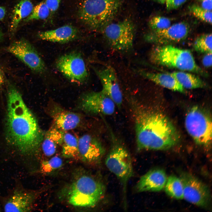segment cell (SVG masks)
I'll return each instance as SVG.
<instances>
[{"label": "cell", "instance_id": "cell-38", "mask_svg": "<svg viewBox=\"0 0 212 212\" xmlns=\"http://www.w3.org/2000/svg\"><path fill=\"white\" fill-rule=\"evenodd\" d=\"M154 1L160 4H163L165 3L166 0H153Z\"/></svg>", "mask_w": 212, "mask_h": 212}, {"label": "cell", "instance_id": "cell-24", "mask_svg": "<svg viewBox=\"0 0 212 212\" xmlns=\"http://www.w3.org/2000/svg\"><path fill=\"white\" fill-rule=\"evenodd\" d=\"M165 192L169 196L177 200L183 199V188L181 180L174 175L167 178L164 187Z\"/></svg>", "mask_w": 212, "mask_h": 212}, {"label": "cell", "instance_id": "cell-3", "mask_svg": "<svg viewBox=\"0 0 212 212\" xmlns=\"http://www.w3.org/2000/svg\"><path fill=\"white\" fill-rule=\"evenodd\" d=\"M149 59L153 64L188 71L203 76L207 73L196 63L191 52L168 45L156 46L151 50Z\"/></svg>", "mask_w": 212, "mask_h": 212}, {"label": "cell", "instance_id": "cell-17", "mask_svg": "<svg viewBox=\"0 0 212 212\" xmlns=\"http://www.w3.org/2000/svg\"><path fill=\"white\" fill-rule=\"evenodd\" d=\"M167 176L165 171L161 169L150 170L142 176L135 186L139 192H158L165 187Z\"/></svg>", "mask_w": 212, "mask_h": 212}, {"label": "cell", "instance_id": "cell-10", "mask_svg": "<svg viewBox=\"0 0 212 212\" xmlns=\"http://www.w3.org/2000/svg\"><path fill=\"white\" fill-rule=\"evenodd\" d=\"M6 50L33 72L42 73L45 71L46 67L43 61L33 45L25 38L14 41Z\"/></svg>", "mask_w": 212, "mask_h": 212}, {"label": "cell", "instance_id": "cell-21", "mask_svg": "<svg viewBox=\"0 0 212 212\" xmlns=\"http://www.w3.org/2000/svg\"><path fill=\"white\" fill-rule=\"evenodd\" d=\"M53 118L55 127L63 131L76 128L81 120L77 114L62 110L54 114Z\"/></svg>", "mask_w": 212, "mask_h": 212}, {"label": "cell", "instance_id": "cell-35", "mask_svg": "<svg viewBox=\"0 0 212 212\" xmlns=\"http://www.w3.org/2000/svg\"><path fill=\"white\" fill-rule=\"evenodd\" d=\"M5 81V77L4 73L0 67V86L4 84Z\"/></svg>", "mask_w": 212, "mask_h": 212}, {"label": "cell", "instance_id": "cell-7", "mask_svg": "<svg viewBox=\"0 0 212 212\" xmlns=\"http://www.w3.org/2000/svg\"><path fill=\"white\" fill-rule=\"evenodd\" d=\"M186 130L196 143L208 147L212 141V121L206 112L194 106L187 113L185 118Z\"/></svg>", "mask_w": 212, "mask_h": 212}, {"label": "cell", "instance_id": "cell-14", "mask_svg": "<svg viewBox=\"0 0 212 212\" xmlns=\"http://www.w3.org/2000/svg\"><path fill=\"white\" fill-rule=\"evenodd\" d=\"M115 105L111 99L101 90L83 94L80 99L79 107L83 111L90 114L111 115L115 111Z\"/></svg>", "mask_w": 212, "mask_h": 212}, {"label": "cell", "instance_id": "cell-19", "mask_svg": "<svg viewBox=\"0 0 212 212\" xmlns=\"http://www.w3.org/2000/svg\"><path fill=\"white\" fill-rule=\"evenodd\" d=\"M137 71L143 77L163 87L181 93L185 92V89L169 73H154L142 69Z\"/></svg>", "mask_w": 212, "mask_h": 212}, {"label": "cell", "instance_id": "cell-15", "mask_svg": "<svg viewBox=\"0 0 212 212\" xmlns=\"http://www.w3.org/2000/svg\"><path fill=\"white\" fill-rule=\"evenodd\" d=\"M78 156L83 162L94 165L101 163L105 150L99 140L85 134L78 139Z\"/></svg>", "mask_w": 212, "mask_h": 212}, {"label": "cell", "instance_id": "cell-30", "mask_svg": "<svg viewBox=\"0 0 212 212\" xmlns=\"http://www.w3.org/2000/svg\"><path fill=\"white\" fill-rule=\"evenodd\" d=\"M191 13L196 17L211 24H212V11L205 10L199 5L193 4L189 8Z\"/></svg>", "mask_w": 212, "mask_h": 212}, {"label": "cell", "instance_id": "cell-11", "mask_svg": "<svg viewBox=\"0 0 212 212\" xmlns=\"http://www.w3.org/2000/svg\"><path fill=\"white\" fill-rule=\"evenodd\" d=\"M56 64L59 70L72 82L82 84L87 80L88 73L85 63L79 53L72 52L62 56Z\"/></svg>", "mask_w": 212, "mask_h": 212}, {"label": "cell", "instance_id": "cell-4", "mask_svg": "<svg viewBox=\"0 0 212 212\" xmlns=\"http://www.w3.org/2000/svg\"><path fill=\"white\" fill-rule=\"evenodd\" d=\"M105 191V187L103 182L92 176L84 175L74 180L65 188L64 193L70 204L89 207L99 202Z\"/></svg>", "mask_w": 212, "mask_h": 212}, {"label": "cell", "instance_id": "cell-29", "mask_svg": "<svg viewBox=\"0 0 212 212\" xmlns=\"http://www.w3.org/2000/svg\"><path fill=\"white\" fill-rule=\"evenodd\" d=\"M151 31H157L167 29L171 25V21L168 18L161 16L152 17L148 21Z\"/></svg>", "mask_w": 212, "mask_h": 212}, {"label": "cell", "instance_id": "cell-12", "mask_svg": "<svg viewBox=\"0 0 212 212\" xmlns=\"http://www.w3.org/2000/svg\"><path fill=\"white\" fill-rule=\"evenodd\" d=\"M38 191L28 190L17 184L4 200L2 207L5 212H29L38 196Z\"/></svg>", "mask_w": 212, "mask_h": 212}, {"label": "cell", "instance_id": "cell-23", "mask_svg": "<svg viewBox=\"0 0 212 212\" xmlns=\"http://www.w3.org/2000/svg\"><path fill=\"white\" fill-rule=\"evenodd\" d=\"M184 89H195L207 87V84L195 74L183 71L169 73Z\"/></svg>", "mask_w": 212, "mask_h": 212}, {"label": "cell", "instance_id": "cell-32", "mask_svg": "<svg viewBox=\"0 0 212 212\" xmlns=\"http://www.w3.org/2000/svg\"><path fill=\"white\" fill-rule=\"evenodd\" d=\"M61 0H45V3L50 11L51 15L54 14L58 10Z\"/></svg>", "mask_w": 212, "mask_h": 212}, {"label": "cell", "instance_id": "cell-18", "mask_svg": "<svg viewBox=\"0 0 212 212\" xmlns=\"http://www.w3.org/2000/svg\"><path fill=\"white\" fill-rule=\"evenodd\" d=\"M78 34L77 28L70 25H66L54 29L39 32L37 35L42 40L64 43L74 39Z\"/></svg>", "mask_w": 212, "mask_h": 212}, {"label": "cell", "instance_id": "cell-5", "mask_svg": "<svg viewBox=\"0 0 212 212\" xmlns=\"http://www.w3.org/2000/svg\"><path fill=\"white\" fill-rule=\"evenodd\" d=\"M123 0H84L79 11L80 20L89 28L101 31L112 22Z\"/></svg>", "mask_w": 212, "mask_h": 212}, {"label": "cell", "instance_id": "cell-31", "mask_svg": "<svg viewBox=\"0 0 212 212\" xmlns=\"http://www.w3.org/2000/svg\"><path fill=\"white\" fill-rule=\"evenodd\" d=\"M187 0H166V7L168 10L176 9L183 4Z\"/></svg>", "mask_w": 212, "mask_h": 212}, {"label": "cell", "instance_id": "cell-37", "mask_svg": "<svg viewBox=\"0 0 212 212\" xmlns=\"http://www.w3.org/2000/svg\"><path fill=\"white\" fill-rule=\"evenodd\" d=\"M4 35L2 29L0 27V42H2L4 39Z\"/></svg>", "mask_w": 212, "mask_h": 212}, {"label": "cell", "instance_id": "cell-33", "mask_svg": "<svg viewBox=\"0 0 212 212\" xmlns=\"http://www.w3.org/2000/svg\"><path fill=\"white\" fill-rule=\"evenodd\" d=\"M212 62V53L205 54L202 59L203 65L206 67H209L211 66Z\"/></svg>", "mask_w": 212, "mask_h": 212}, {"label": "cell", "instance_id": "cell-6", "mask_svg": "<svg viewBox=\"0 0 212 212\" xmlns=\"http://www.w3.org/2000/svg\"><path fill=\"white\" fill-rule=\"evenodd\" d=\"M105 165L120 181L122 186L125 206L126 205V189L129 180L133 174L131 158L128 151L123 145H114L107 154Z\"/></svg>", "mask_w": 212, "mask_h": 212}, {"label": "cell", "instance_id": "cell-1", "mask_svg": "<svg viewBox=\"0 0 212 212\" xmlns=\"http://www.w3.org/2000/svg\"><path fill=\"white\" fill-rule=\"evenodd\" d=\"M5 125L7 142L26 155L37 153L44 134L16 86L8 82Z\"/></svg>", "mask_w": 212, "mask_h": 212}, {"label": "cell", "instance_id": "cell-25", "mask_svg": "<svg viewBox=\"0 0 212 212\" xmlns=\"http://www.w3.org/2000/svg\"><path fill=\"white\" fill-rule=\"evenodd\" d=\"M62 156L67 158H73L79 155L78 139L69 133L64 134L62 144Z\"/></svg>", "mask_w": 212, "mask_h": 212}, {"label": "cell", "instance_id": "cell-13", "mask_svg": "<svg viewBox=\"0 0 212 212\" xmlns=\"http://www.w3.org/2000/svg\"><path fill=\"white\" fill-rule=\"evenodd\" d=\"M190 27L186 22L182 21L171 25L168 28L157 31H150L145 36L147 42L158 45H168L179 42L188 37Z\"/></svg>", "mask_w": 212, "mask_h": 212}, {"label": "cell", "instance_id": "cell-34", "mask_svg": "<svg viewBox=\"0 0 212 212\" xmlns=\"http://www.w3.org/2000/svg\"><path fill=\"white\" fill-rule=\"evenodd\" d=\"M200 4L199 5L203 9L209 11H212V0H198Z\"/></svg>", "mask_w": 212, "mask_h": 212}, {"label": "cell", "instance_id": "cell-16", "mask_svg": "<svg viewBox=\"0 0 212 212\" xmlns=\"http://www.w3.org/2000/svg\"><path fill=\"white\" fill-rule=\"evenodd\" d=\"M102 87V90L115 104L120 107L122 102V95L117 76L113 69L110 66L103 68H94Z\"/></svg>", "mask_w": 212, "mask_h": 212}, {"label": "cell", "instance_id": "cell-36", "mask_svg": "<svg viewBox=\"0 0 212 212\" xmlns=\"http://www.w3.org/2000/svg\"><path fill=\"white\" fill-rule=\"evenodd\" d=\"M6 14L5 8L2 6H0V20H2L4 18Z\"/></svg>", "mask_w": 212, "mask_h": 212}, {"label": "cell", "instance_id": "cell-22", "mask_svg": "<svg viewBox=\"0 0 212 212\" xmlns=\"http://www.w3.org/2000/svg\"><path fill=\"white\" fill-rule=\"evenodd\" d=\"M33 8V4L30 0H22L15 6L13 11L10 28L11 36L14 34L20 22L30 14Z\"/></svg>", "mask_w": 212, "mask_h": 212}, {"label": "cell", "instance_id": "cell-28", "mask_svg": "<svg viewBox=\"0 0 212 212\" xmlns=\"http://www.w3.org/2000/svg\"><path fill=\"white\" fill-rule=\"evenodd\" d=\"M62 159L55 156L48 160L42 161L40 165L41 171L44 173H49L60 168L63 165Z\"/></svg>", "mask_w": 212, "mask_h": 212}, {"label": "cell", "instance_id": "cell-20", "mask_svg": "<svg viewBox=\"0 0 212 212\" xmlns=\"http://www.w3.org/2000/svg\"><path fill=\"white\" fill-rule=\"evenodd\" d=\"M64 134L63 131L56 127L51 128L46 132L41 145L45 155L50 156L55 153L57 146L62 145Z\"/></svg>", "mask_w": 212, "mask_h": 212}, {"label": "cell", "instance_id": "cell-8", "mask_svg": "<svg viewBox=\"0 0 212 212\" xmlns=\"http://www.w3.org/2000/svg\"><path fill=\"white\" fill-rule=\"evenodd\" d=\"M101 32L113 49L125 52L129 51L133 47L135 30L133 23L129 19L111 22Z\"/></svg>", "mask_w": 212, "mask_h": 212}, {"label": "cell", "instance_id": "cell-2", "mask_svg": "<svg viewBox=\"0 0 212 212\" xmlns=\"http://www.w3.org/2000/svg\"><path fill=\"white\" fill-rule=\"evenodd\" d=\"M137 145L139 150H165L175 146L179 135L165 115L138 106L134 110Z\"/></svg>", "mask_w": 212, "mask_h": 212}, {"label": "cell", "instance_id": "cell-27", "mask_svg": "<svg viewBox=\"0 0 212 212\" xmlns=\"http://www.w3.org/2000/svg\"><path fill=\"white\" fill-rule=\"evenodd\" d=\"M50 11L45 0L43 1L34 7L30 14L26 18V21L36 20L45 19L48 17Z\"/></svg>", "mask_w": 212, "mask_h": 212}, {"label": "cell", "instance_id": "cell-9", "mask_svg": "<svg viewBox=\"0 0 212 212\" xmlns=\"http://www.w3.org/2000/svg\"><path fill=\"white\" fill-rule=\"evenodd\" d=\"M182 182L183 199L188 202L200 207H208L211 196L208 186L190 173H182L180 178Z\"/></svg>", "mask_w": 212, "mask_h": 212}, {"label": "cell", "instance_id": "cell-26", "mask_svg": "<svg viewBox=\"0 0 212 212\" xmlns=\"http://www.w3.org/2000/svg\"><path fill=\"white\" fill-rule=\"evenodd\" d=\"M212 34H202L197 37L193 44L196 51L203 53H212Z\"/></svg>", "mask_w": 212, "mask_h": 212}]
</instances>
